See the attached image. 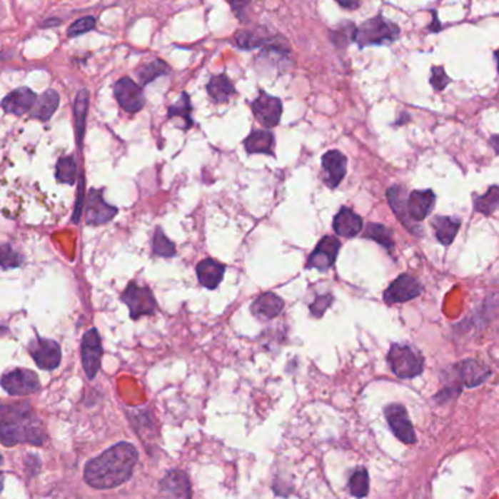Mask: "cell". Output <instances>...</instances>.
Here are the masks:
<instances>
[{"label": "cell", "mask_w": 499, "mask_h": 499, "mask_svg": "<svg viewBox=\"0 0 499 499\" xmlns=\"http://www.w3.org/2000/svg\"><path fill=\"white\" fill-rule=\"evenodd\" d=\"M139 454L130 443H119L89 460L85 465V482L95 489H113L131 478Z\"/></svg>", "instance_id": "cell-1"}, {"label": "cell", "mask_w": 499, "mask_h": 499, "mask_svg": "<svg viewBox=\"0 0 499 499\" xmlns=\"http://www.w3.org/2000/svg\"><path fill=\"white\" fill-rule=\"evenodd\" d=\"M44 441L43 425L28 406H0V443L4 445H43Z\"/></svg>", "instance_id": "cell-2"}, {"label": "cell", "mask_w": 499, "mask_h": 499, "mask_svg": "<svg viewBox=\"0 0 499 499\" xmlns=\"http://www.w3.org/2000/svg\"><path fill=\"white\" fill-rule=\"evenodd\" d=\"M398 37H400V28H398V25L378 14L377 16L356 26L353 43H356L359 49H365L371 46L391 44L397 41Z\"/></svg>", "instance_id": "cell-3"}, {"label": "cell", "mask_w": 499, "mask_h": 499, "mask_svg": "<svg viewBox=\"0 0 499 499\" xmlns=\"http://www.w3.org/2000/svg\"><path fill=\"white\" fill-rule=\"evenodd\" d=\"M387 362L391 373L402 380H410L423 373V356L409 345L393 343L387 355Z\"/></svg>", "instance_id": "cell-4"}, {"label": "cell", "mask_w": 499, "mask_h": 499, "mask_svg": "<svg viewBox=\"0 0 499 499\" xmlns=\"http://www.w3.org/2000/svg\"><path fill=\"white\" fill-rule=\"evenodd\" d=\"M121 301L130 310V318L139 320L143 316H153L158 311L156 298L148 286H139L136 282H130L121 293Z\"/></svg>", "instance_id": "cell-5"}, {"label": "cell", "mask_w": 499, "mask_h": 499, "mask_svg": "<svg viewBox=\"0 0 499 499\" xmlns=\"http://www.w3.org/2000/svg\"><path fill=\"white\" fill-rule=\"evenodd\" d=\"M82 365L84 371L89 380H94L101 368V358H103V343L101 336L96 328H89L82 339L81 345Z\"/></svg>", "instance_id": "cell-6"}, {"label": "cell", "mask_w": 499, "mask_h": 499, "mask_svg": "<svg viewBox=\"0 0 499 499\" xmlns=\"http://www.w3.org/2000/svg\"><path fill=\"white\" fill-rule=\"evenodd\" d=\"M251 110L261 126H264L266 128H272L279 124L283 106L278 96L260 91L258 96L251 103Z\"/></svg>", "instance_id": "cell-7"}, {"label": "cell", "mask_w": 499, "mask_h": 499, "mask_svg": "<svg viewBox=\"0 0 499 499\" xmlns=\"http://www.w3.org/2000/svg\"><path fill=\"white\" fill-rule=\"evenodd\" d=\"M341 247H342V243L339 238L330 237V236L323 237L321 241L313 250V253L308 256L306 268L317 269L320 272L330 271L336 263Z\"/></svg>", "instance_id": "cell-8"}, {"label": "cell", "mask_w": 499, "mask_h": 499, "mask_svg": "<svg viewBox=\"0 0 499 499\" xmlns=\"http://www.w3.org/2000/svg\"><path fill=\"white\" fill-rule=\"evenodd\" d=\"M114 96L119 106L130 114L139 113L146 103L142 86L130 78H121L116 82Z\"/></svg>", "instance_id": "cell-9"}, {"label": "cell", "mask_w": 499, "mask_h": 499, "mask_svg": "<svg viewBox=\"0 0 499 499\" xmlns=\"http://www.w3.org/2000/svg\"><path fill=\"white\" fill-rule=\"evenodd\" d=\"M234 44L240 50H254V49H269L282 54L289 53L288 41L281 37H266L254 31H238L234 36Z\"/></svg>", "instance_id": "cell-10"}, {"label": "cell", "mask_w": 499, "mask_h": 499, "mask_svg": "<svg viewBox=\"0 0 499 499\" xmlns=\"http://www.w3.org/2000/svg\"><path fill=\"white\" fill-rule=\"evenodd\" d=\"M420 293H422L420 282L416 278L408 273H403L390 283V286L384 291L383 298L385 304L393 306V304H403V303L412 301V299L418 298Z\"/></svg>", "instance_id": "cell-11"}, {"label": "cell", "mask_w": 499, "mask_h": 499, "mask_svg": "<svg viewBox=\"0 0 499 499\" xmlns=\"http://www.w3.org/2000/svg\"><path fill=\"white\" fill-rule=\"evenodd\" d=\"M0 384L11 395H28L40 388V380L37 374L21 368L6 373L2 380H0Z\"/></svg>", "instance_id": "cell-12"}, {"label": "cell", "mask_w": 499, "mask_h": 499, "mask_svg": "<svg viewBox=\"0 0 499 499\" xmlns=\"http://www.w3.org/2000/svg\"><path fill=\"white\" fill-rule=\"evenodd\" d=\"M385 419L393 430V434L405 444H415L416 443V434L413 425L409 419L408 410L402 405H388L384 409Z\"/></svg>", "instance_id": "cell-13"}, {"label": "cell", "mask_w": 499, "mask_h": 499, "mask_svg": "<svg viewBox=\"0 0 499 499\" xmlns=\"http://www.w3.org/2000/svg\"><path fill=\"white\" fill-rule=\"evenodd\" d=\"M117 208L109 205L104 201V196L101 190H95L92 188L88 194L86 198V216L85 221L88 225H104L109 223L110 221L114 219V216L117 215Z\"/></svg>", "instance_id": "cell-14"}, {"label": "cell", "mask_w": 499, "mask_h": 499, "mask_svg": "<svg viewBox=\"0 0 499 499\" xmlns=\"http://www.w3.org/2000/svg\"><path fill=\"white\" fill-rule=\"evenodd\" d=\"M28 349L31 356L34 358L36 363L41 370L53 371L60 365L61 351L59 343L54 341L37 338L34 341H31Z\"/></svg>", "instance_id": "cell-15"}, {"label": "cell", "mask_w": 499, "mask_h": 499, "mask_svg": "<svg viewBox=\"0 0 499 499\" xmlns=\"http://www.w3.org/2000/svg\"><path fill=\"white\" fill-rule=\"evenodd\" d=\"M453 373L460 383V387H478L488 380L490 370L478 359H465L454 365Z\"/></svg>", "instance_id": "cell-16"}, {"label": "cell", "mask_w": 499, "mask_h": 499, "mask_svg": "<svg viewBox=\"0 0 499 499\" xmlns=\"http://www.w3.org/2000/svg\"><path fill=\"white\" fill-rule=\"evenodd\" d=\"M323 173H324V183L330 188H336L343 181L346 176V166H348V158L345 153H342L338 149L328 151L321 158Z\"/></svg>", "instance_id": "cell-17"}, {"label": "cell", "mask_w": 499, "mask_h": 499, "mask_svg": "<svg viewBox=\"0 0 499 499\" xmlns=\"http://www.w3.org/2000/svg\"><path fill=\"white\" fill-rule=\"evenodd\" d=\"M162 499H191V485L183 470H171L159 482Z\"/></svg>", "instance_id": "cell-18"}, {"label": "cell", "mask_w": 499, "mask_h": 499, "mask_svg": "<svg viewBox=\"0 0 499 499\" xmlns=\"http://www.w3.org/2000/svg\"><path fill=\"white\" fill-rule=\"evenodd\" d=\"M283 308L285 301L273 292H264L258 295L250 307L251 314L263 321H269L279 317L283 313Z\"/></svg>", "instance_id": "cell-19"}, {"label": "cell", "mask_w": 499, "mask_h": 499, "mask_svg": "<svg viewBox=\"0 0 499 499\" xmlns=\"http://www.w3.org/2000/svg\"><path fill=\"white\" fill-rule=\"evenodd\" d=\"M36 103H37L36 92L26 86H22L12 91L2 99V109L9 114L22 116L34 109Z\"/></svg>", "instance_id": "cell-20"}, {"label": "cell", "mask_w": 499, "mask_h": 499, "mask_svg": "<svg viewBox=\"0 0 499 499\" xmlns=\"http://www.w3.org/2000/svg\"><path fill=\"white\" fill-rule=\"evenodd\" d=\"M387 201L393 212L395 213L397 219L400 221L406 229H409L412 234L420 236L422 231L416 228L415 222L410 219L408 213V196L402 186H393L387 190Z\"/></svg>", "instance_id": "cell-21"}, {"label": "cell", "mask_w": 499, "mask_h": 499, "mask_svg": "<svg viewBox=\"0 0 499 499\" xmlns=\"http://www.w3.org/2000/svg\"><path fill=\"white\" fill-rule=\"evenodd\" d=\"M435 205V193L432 190H413L408 196V213L413 222L423 221Z\"/></svg>", "instance_id": "cell-22"}, {"label": "cell", "mask_w": 499, "mask_h": 499, "mask_svg": "<svg viewBox=\"0 0 499 499\" xmlns=\"http://www.w3.org/2000/svg\"><path fill=\"white\" fill-rule=\"evenodd\" d=\"M363 228L362 218L352 211L351 208H342L335 219H333V229H335L336 236L345 237V238H353L361 234Z\"/></svg>", "instance_id": "cell-23"}, {"label": "cell", "mask_w": 499, "mask_h": 499, "mask_svg": "<svg viewBox=\"0 0 499 499\" xmlns=\"http://www.w3.org/2000/svg\"><path fill=\"white\" fill-rule=\"evenodd\" d=\"M225 271H226L225 264H222L215 258H205L202 261H198L196 268L198 282H201L203 288L211 291L216 289L221 285L225 276Z\"/></svg>", "instance_id": "cell-24"}, {"label": "cell", "mask_w": 499, "mask_h": 499, "mask_svg": "<svg viewBox=\"0 0 499 499\" xmlns=\"http://www.w3.org/2000/svg\"><path fill=\"white\" fill-rule=\"evenodd\" d=\"M244 148L248 155L264 153L275 156V135L269 130H254L244 141Z\"/></svg>", "instance_id": "cell-25"}, {"label": "cell", "mask_w": 499, "mask_h": 499, "mask_svg": "<svg viewBox=\"0 0 499 499\" xmlns=\"http://www.w3.org/2000/svg\"><path fill=\"white\" fill-rule=\"evenodd\" d=\"M206 89L211 99L216 104L228 103L229 98L237 94L234 84H232V81L228 78L226 74H219L212 76L206 85Z\"/></svg>", "instance_id": "cell-26"}, {"label": "cell", "mask_w": 499, "mask_h": 499, "mask_svg": "<svg viewBox=\"0 0 499 499\" xmlns=\"http://www.w3.org/2000/svg\"><path fill=\"white\" fill-rule=\"evenodd\" d=\"M460 225H461L460 219L450 218V216H435L432 219V226L435 229V236L438 241L445 247L454 241L455 236L458 234Z\"/></svg>", "instance_id": "cell-27"}, {"label": "cell", "mask_w": 499, "mask_h": 499, "mask_svg": "<svg viewBox=\"0 0 499 499\" xmlns=\"http://www.w3.org/2000/svg\"><path fill=\"white\" fill-rule=\"evenodd\" d=\"M59 103H60L59 94L53 89H49L40 98H37V103H36L34 109L31 110V116L34 119L41 120V121H47L51 119V116L57 110Z\"/></svg>", "instance_id": "cell-28"}, {"label": "cell", "mask_w": 499, "mask_h": 499, "mask_svg": "<svg viewBox=\"0 0 499 499\" xmlns=\"http://www.w3.org/2000/svg\"><path fill=\"white\" fill-rule=\"evenodd\" d=\"M89 107V92L81 89L75 99V126H76V139L79 148H82L85 127H86V114Z\"/></svg>", "instance_id": "cell-29"}, {"label": "cell", "mask_w": 499, "mask_h": 499, "mask_svg": "<svg viewBox=\"0 0 499 499\" xmlns=\"http://www.w3.org/2000/svg\"><path fill=\"white\" fill-rule=\"evenodd\" d=\"M362 237L365 240H371L384 247L388 253H393L394 250V240H393V231L381 223H368L365 228Z\"/></svg>", "instance_id": "cell-30"}, {"label": "cell", "mask_w": 499, "mask_h": 499, "mask_svg": "<svg viewBox=\"0 0 499 499\" xmlns=\"http://www.w3.org/2000/svg\"><path fill=\"white\" fill-rule=\"evenodd\" d=\"M191 111H193V107H191V101H190V96L187 92H183L181 96L178 101L173 106L168 107V113H166V119L168 120H173V119H181L184 121V126H183V130H188L194 121L191 119Z\"/></svg>", "instance_id": "cell-31"}, {"label": "cell", "mask_w": 499, "mask_h": 499, "mask_svg": "<svg viewBox=\"0 0 499 499\" xmlns=\"http://www.w3.org/2000/svg\"><path fill=\"white\" fill-rule=\"evenodd\" d=\"M170 72H171V69H170L168 64H166L161 59H155L151 63L142 66V68L138 71V76H139L141 85L145 86V85L153 82L156 78L168 75Z\"/></svg>", "instance_id": "cell-32"}, {"label": "cell", "mask_w": 499, "mask_h": 499, "mask_svg": "<svg viewBox=\"0 0 499 499\" xmlns=\"http://www.w3.org/2000/svg\"><path fill=\"white\" fill-rule=\"evenodd\" d=\"M152 254L156 257H162V258H171V257L177 256L176 244L171 240H168V237L163 234V231L161 226H158L153 232Z\"/></svg>", "instance_id": "cell-33"}, {"label": "cell", "mask_w": 499, "mask_h": 499, "mask_svg": "<svg viewBox=\"0 0 499 499\" xmlns=\"http://www.w3.org/2000/svg\"><path fill=\"white\" fill-rule=\"evenodd\" d=\"M475 211L483 215H492L499 206V186H492L483 196L475 197Z\"/></svg>", "instance_id": "cell-34"}, {"label": "cell", "mask_w": 499, "mask_h": 499, "mask_svg": "<svg viewBox=\"0 0 499 499\" xmlns=\"http://www.w3.org/2000/svg\"><path fill=\"white\" fill-rule=\"evenodd\" d=\"M355 32H356V25L352 24L351 21H345L336 29L330 31V41L338 49L348 47V44L353 43L355 40Z\"/></svg>", "instance_id": "cell-35"}, {"label": "cell", "mask_w": 499, "mask_h": 499, "mask_svg": "<svg viewBox=\"0 0 499 499\" xmlns=\"http://www.w3.org/2000/svg\"><path fill=\"white\" fill-rule=\"evenodd\" d=\"M56 178L64 184H74L76 181V162L72 156H64L59 159Z\"/></svg>", "instance_id": "cell-36"}, {"label": "cell", "mask_w": 499, "mask_h": 499, "mask_svg": "<svg viewBox=\"0 0 499 499\" xmlns=\"http://www.w3.org/2000/svg\"><path fill=\"white\" fill-rule=\"evenodd\" d=\"M349 488H351V493L355 496V498H365L368 495L370 492V476H368V472L365 470L363 468L358 469L351 480H349Z\"/></svg>", "instance_id": "cell-37"}, {"label": "cell", "mask_w": 499, "mask_h": 499, "mask_svg": "<svg viewBox=\"0 0 499 499\" xmlns=\"http://www.w3.org/2000/svg\"><path fill=\"white\" fill-rule=\"evenodd\" d=\"M21 264L22 257L11 246H0V266L4 269H15Z\"/></svg>", "instance_id": "cell-38"}, {"label": "cell", "mask_w": 499, "mask_h": 499, "mask_svg": "<svg viewBox=\"0 0 499 499\" xmlns=\"http://www.w3.org/2000/svg\"><path fill=\"white\" fill-rule=\"evenodd\" d=\"M95 18L94 16H84L76 19L69 28H68V37L75 39L79 36L86 34V32L92 31L95 28Z\"/></svg>", "instance_id": "cell-39"}, {"label": "cell", "mask_w": 499, "mask_h": 499, "mask_svg": "<svg viewBox=\"0 0 499 499\" xmlns=\"http://www.w3.org/2000/svg\"><path fill=\"white\" fill-rule=\"evenodd\" d=\"M335 301V296L331 293H324V295H318L314 301L310 304V313L313 317L316 318H321L324 316V313L330 308V306Z\"/></svg>", "instance_id": "cell-40"}, {"label": "cell", "mask_w": 499, "mask_h": 499, "mask_svg": "<svg viewBox=\"0 0 499 499\" xmlns=\"http://www.w3.org/2000/svg\"><path fill=\"white\" fill-rule=\"evenodd\" d=\"M429 82H430L432 88H434L437 92H440V91H444L447 88V85L451 82V79L447 76L444 68H441V66H434V68L430 69Z\"/></svg>", "instance_id": "cell-41"}, {"label": "cell", "mask_w": 499, "mask_h": 499, "mask_svg": "<svg viewBox=\"0 0 499 499\" xmlns=\"http://www.w3.org/2000/svg\"><path fill=\"white\" fill-rule=\"evenodd\" d=\"M84 191H85V180H84V174L81 176V181H79V188H78V198H76V206H75V213H74V222L78 223L79 218H81V212H82V205H84Z\"/></svg>", "instance_id": "cell-42"}, {"label": "cell", "mask_w": 499, "mask_h": 499, "mask_svg": "<svg viewBox=\"0 0 499 499\" xmlns=\"http://www.w3.org/2000/svg\"><path fill=\"white\" fill-rule=\"evenodd\" d=\"M250 2H251V0H228L231 9L234 11L236 15L240 16V18H241L243 12L246 11V8L250 5Z\"/></svg>", "instance_id": "cell-43"}, {"label": "cell", "mask_w": 499, "mask_h": 499, "mask_svg": "<svg viewBox=\"0 0 499 499\" xmlns=\"http://www.w3.org/2000/svg\"><path fill=\"white\" fill-rule=\"evenodd\" d=\"M336 2L346 11H356L362 5V0H336Z\"/></svg>", "instance_id": "cell-44"}, {"label": "cell", "mask_w": 499, "mask_h": 499, "mask_svg": "<svg viewBox=\"0 0 499 499\" xmlns=\"http://www.w3.org/2000/svg\"><path fill=\"white\" fill-rule=\"evenodd\" d=\"M490 145H492V148L495 149V152L499 155V135L490 138Z\"/></svg>", "instance_id": "cell-45"}, {"label": "cell", "mask_w": 499, "mask_h": 499, "mask_svg": "<svg viewBox=\"0 0 499 499\" xmlns=\"http://www.w3.org/2000/svg\"><path fill=\"white\" fill-rule=\"evenodd\" d=\"M495 60H496V68H498V72H499V50L495 51Z\"/></svg>", "instance_id": "cell-46"}, {"label": "cell", "mask_w": 499, "mask_h": 499, "mask_svg": "<svg viewBox=\"0 0 499 499\" xmlns=\"http://www.w3.org/2000/svg\"><path fill=\"white\" fill-rule=\"evenodd\" d=\"M2 489H4V473L0 472V492H2Z\"/></svg>", "instance_id": "cell-47"}, {"label": "cell", "mask_w": 499, "mask_h": 499, "mask_svg": "<svg viewBox=\"0 0 499 499\" xmlns=\"http://www.w3.org/2000/svg\"><path fill=\"white\" fill-rule=\"evenodd\" d=\"M5 56H8V53H0V60H4V59H8V57H5Z\"/></svg>", "instance_id": "cell-48"}, {"label": "cell", "mask_w": 499, "mask_h": 499, "mask_svg": "<svg viewBox=\"0 0 499 499\" xmlns=\"http://www.w3.org/2000/svg\"><path fill=\"white\" fill-rule=\"evenodd\" d=\"M4 463V457H2V454H0V464H2Z\"/></svg>", "instance_id": "cell-49"}]
</instances>
